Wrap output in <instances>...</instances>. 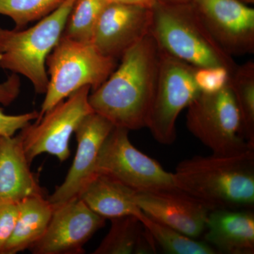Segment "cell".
Here are the masks:
<instances>
[{
  "instance_id": "cell-1",
  "label": "cell",
  "mask_w": 254,
  "mask_h": 254,
  "mask_svg": "<svg viewBox=\"0 0 254 254\" xmlns=\"http://www.w3.org/2000/svg\"><path fill=\"white\" fill-rule=\"evenodd\" d=\"M120 60L108 79L90 93L89 104L115 127L128 131L146 128L158 81L160 50L148 33Z\"/></svg>"
},
{
  "instance_id": "cell-2",
  "label": "cell",
  "mask_w": 254,
  "mask_h": 254,
  "mask_svg": "<svg viewBox=\"0 0 254 254\" xmlns=\"http://www.w3.org/2000/svg\"><path fill=\"white\" fill-rule=\"evenodd\" d=\"M179 188L210 210L247 209L254 204V149L194 156L178 164Z\"/></svg>"
},
{
  "instance_id": "cell-3",
  "label": "cell",
  "mask_w": 254,
  "mask_h": 254,
  "mask_svg": "<svg viewBox=\"0 0 254 254\" xmlns=\"http://www.w3.org/2000/svg\"><path fill=\"white\" fill-rule=\"evenodd\" d=\"M151 11L150 33L160 50L195 67L222 66L234 72L238 64L214 39L193 1L157 0Z\"/></svg>"
},
{
  "instance_id": "cell-4",
  "label": "cell",
  "mask_w": 254,
  "mask_h": 254,
  "mask_svg": "<svg viewBox=\"0 0 254 254\" xmlns=\"http://www.w3.org/2000/svg\"><path fill=\"white\" fill-rule=\"evenodd\" d=\"M76 1L65 0L28 29L0 27V68L25 76L37 93L45 94L49 81L47 58L63 36Z\"/></svg>"
},
{
  "instance_id": "cell-5",
  "label": "cell",
  "mask_w": 254,
  "mask_h": 254,
  "mask_svg": "<svg viewBox=\"0 0 254 254\" xmlns=\"http://www.w3.org/2000/svg\"><path fill=\"white\" fill-rule=\"evenodd\" d=\"M48 81L38 118L83 87L96 89L118 66V60L105 56L91 43L62 36L47 58Z\"/></svg>"
},
{
  "instance_id": "cell-6",
  "label": "cell",
  "mask_w": 254,
  "mask_h": 254,
  "mask_svg": "<svg viewBox=\"0 0 254 254\" xmlns=\"http://www.w3.org/2000/svg\"><path fill=\"white\" fill-rule=\"evenodd\" d=\"M190 133L216 154L254 149L246 138L243 123L230 85L213 93H200L187 107Z\"/></svg>"
},
{
  "instance_id": "cell-7",
  "label": "cell",
  "mask_w": 254,
  "mask_h": 254,
  "mask_svg": "<svg viewBox=\"0 0 254 254\" xmlns=\"http://www.w3.org/2000/svg\"><path fill=\"white\" fill-rule=\"evenodd\" d=\"M128 130L114 127L102 145L95 172L134 190H180L174 173L132 144Z\"/></svg>"
},
{
  "instance_id": "cell-8",
  "label": "cell",
  "mask_w": 254,
  "mask_h": 254,
  "mask_svg": "<svg viewBox=\"0 0 254 254\" xmlns=\"http://www.w3.org/2000/svg\"><path fill=\"white\" fill-rule=\"evenodd\" d=\"M159 50L158 81L146 128L158 143L171 145L176 140L179 115L200 93L193 66Z\"/></svg>"
},
{
  "instance_id": "cell-9",
  "label": "cell",
  "mask_w": 254,
  "mask_h": 254,
  "mask_svg": "<svg viewBox=\"0 0 254 254\" xmlns=\"http://www.w3.org/2000/svg\"><path fill=\"white\" fill-rule=\"evenodd\" d=\"M91 87L70 95L46 114L20 131L28 162L43 153L64 162L71 155V137L87 115L94 113L88 101Z\"/></svg>"
},
{
  "instance_id": "cell-10",
  "label": "cell",
  "mask_w": 254,
  "mask_h": 254,
  "mask_svg": "<svg viewBox=\"0 0 254 254\" xmlns=\"http://www.w3.org/2000/svg\"><path fill=\"white\" fill-rule=\"evenodd\" d=\"M106 219L88 208L78 197L53 205L44 235L28 249L33 254H82L83 248Z\"/></svg>"
},
{
  "instance_id": "cell-11",
  "label": "cell",
  "mask_w": 254,
  "mask_h": 254,
  "mask_svg": "<svg viewBox=\"0 0 254 254\" xmlns=\"http://www.w3.org/2000/svg\"><path fill=\"white\" fill-rule=\"evenodd\" d=\"M214 39L232 57L254 53V9L240 0H193Z\"/></svg>"
},
{
  "instance_id": "cell-12",
  "label": "cell",
  "mask_w": 254,
  "mask_h": 254,
  "mask_svg": "<svg viewBox=\"0 0 254 254\" xmlns=\"http://www.w3.org/2000/svg\"><path fill=\"white\" fill-rule=\"evenodd\" d=\"M151 9L109 2L95 26L91 43L105 56L119 60L150 33Z\"/></svg>"
},
{
  "instance_id": "cell-13",
  "label": "cell",
  "mask_w": 254,
  "mask_h": 254,
  "mask_svg": "<svg viewBox=\"0 0 254 254\" xmlns=\"http://www.w3.org/2000/svg\"><path fill=\"white\" fill-rule=\"evenodd\" d=\"M113 125L98 114L92 113L76 128L77 150L64 181L48 197L53 205L78 197L88 182L96 176L95 167L102 145L114 128Z\"/></svg>"
},
{
  "instance_id": "cell-14",
  "label": "cell",
  "mask_w": 254,
  "mask_h": 254,
  "mask_svg": "<svg viewBox=\"0 0 254 254\" xmlns=\"http://www.w3.org/2000/svg\"><path fill=\"white\" fill-rule=\"evenodd\" d=\"M133 198L155 221L193 239L204 232L210 210L181 190H133Z\"/></svg>"
},
{
  "instance_id": "cell-15",
  "label": "cell",
  "mask_w": 254,
  "mask_h": 254,
  "mask_svg": "<svg viewBox=\"0 0 254 254\" xmlns=\"http://www.w3.org/2000/svg\"><path fill=\"white\" fill-rule=\"evenodd\" d=\"M33 195L46 196V190L31 170L21 133L0 136V203H18Z\"/></svg>"
},
{
  "instance_id": "cell-16",
  "label": "cell",
  "mask_w": 254,
  "mask_h": 254,
  "mask_svg": "<svg viewBox=\"0 0 254 254\" xmlns=\"http://www.w3.org/2000/svg\"><path fill=\"white\" fill-rule=\"evenodd\" d=\"M204 232V242L218 254L254 253V213L252 210H210Z\"/></svg>"
},
{
  "instance_id": "cell-17",
  "label": "cell",
  "mask_w": 254,
  "mask_h": 254,
  "mask_svg": "<svg viewBox=\"0 0 254 254\" xmlns=\"http://www.w3.org/2000/svg\"><path fill=\"white\" fill-rule=\"evenodd\" d=\"M87 206L105 219L143 214L133 198V190L103 175H97L78 195Z\"/></svg>"
},
{
  "instance_id": "cell-18",
  "label": "cell",
  "mask_w": 254,
  "mask_h": 254,
  "mask_svg": "<svg viewBox=\"0 0 254 254\" xmlns=\"http://www.w3.org/2000/svg\"><path fill=\"white\" fill-rule=\"evenodd\" d=\"M18 213L14 230L2 254H16L28 250L44 235L53 205L45 195L28 197L18 203Z\"/></svg>"
},
{
  "instance_id": "cell-19",
  "label": "cell",
  "mask_w": 254,
  "mask_h": 254,
  "mask_svg": "<svg viewBox=\"0 0 254 254\" xmlns=\"http://www.w3.org/2000/svg\"><path fill=\"white\" fill-rule=\"evenodd\" d=\"M108 235L93 254H147L156 252V243L148 229L134 215L111 219Z\"/></svg>"
},
{
  "instance_id": "cell-20",
  "label": "cell",
  "mask_w": 254,
  "mask_h": 254,
  "mask_svg": "<svg viewBox=\"0 0 254 254\" xmlns=\"http://www.w3.org/2000/svg\"><path fill=\"white\" fill-rule=\"evenodd\" d=\"M140 220L148 229L156 245L167 254H216L215 249L208 243L187 236L172 227L155 221L143 213Z\"/></svg>"
},
{
  "instance_id": "cell-21",
  "label": "cell",
  "mask_w": 254,
  "mask_h": 254,
  "mask_svg": "<svg viewBox=\"0 0 254 254\" xmlns=\"http://www.w3.org/2000/svg\"><path fill=\"white\" fill-rule=\"evenodd\" d=\"M230 86L242 118L246 138L254 148V62L237 65Z\"/></svg>"
},
{
  "instance_id": "cell-22",
  "label": "cell",
  "mask_w": 254,
  "mask_h": 254,
  "mask_svg": "<svg viewBox=\"0 0 254 254\" xmlns=\"http://www.w3.org/2000/svg\"><path fill=\"white\" fill-rule=\"evenodd\" d=\"M108 0H76L63 36L82 43H91L98 18Z\"/></svg>"
},
{
  "instance_id": "cell-23",
  "label": "cell",
  "mask_w": 254,
  "mask_h": 254,
  "mask_svg": "<svg viewBox=\"0 0 254 254\" xmlns=\"http://www.w3.org/2000/svg\"><path fill=\"white\" fill-rule=\"evenodd\" d=\"M65 0H0V15L14 21L16 29L39 21L58 9Z\"/></svg>"
},
{
  "instance_id": "cell-24",
  "label": "cell",
  "mask_w": 254,
  "mask_h": 254,
  "mask_svg": "<svg viewBox=\"0 0 254 254\" xmlns=\"http://www.w3.org/2000/svg\"><path fill=\"white\" fill-rule=\"evenodd\" d=\"M232 71L222 66H193V77L200 93H216L230 85Z\"/></svg>"
},
{
  "instance_id": "cell-25",
  "label": "cell",
  "mask_w": 254,
  "mask_h": 254,
  "mask_svg": "<svg viewBox=\"0 0 254 254\" xmlns=\"http://www.w3.org/2000/svg\"><path fill=\"white\" fill-rule=\"evenodd\" d=\"M39 117L37 111L21 114V115H7L0 108V136H13L16 132L20 131L29 124L36 121Z\"/></svg>"
},
{
  "instance_id": "cell-26",
  "label": "cell",
  "mask_w": 254,
  "mask_h": 254,
  "mask_svg": "<svg viewBox=\"0 0 254 254\" xmlns=\"http://www.w3.org/2000/svg\"><path fill=\"white\" fill-rule=\"evenodd\" d=\"M18 213V203H0V254L14 230Z\"/></svg>"
},
{
  "instance_id": "cell-27",
  "label": "cell",
  "mask_w": 254,
  "mask_h": 254,
  "mask_svg": "<svg viewBox=\"0 0 254 254\" xmlns=\"http://www.w3.org/2000/svg\"><path fill=\"white\" fill-rule=\"evenodd\" d=\"M21 92L19 75L12 73L0 83V105L9 106L18 98Z\"/></svg>"
},
{
  "instance_id": "cell-28",
  "label": "cell",
  "mask_w": 254,
  "mask_h": 254,
  "mask_svg": "<svg viewBox=\"0 0 254 254\" xmlns=\"http://www.w3.org/2000/svg\"><path fill=\"white\" fill-rule=\"evenodd\" d=\"M109 2L120 3V4L135 5L142 7L151 9L157 0H108Z\"/></svg>"
},
{
  "instance_id": "cell-29",
  "label": "cell",
  "mask_w": 254,
  "mask_h": 254,
  "mask_svg": "<svg viewBox=\"0 0 254 254\" xmlns=\"http://www.w3.org/2000/svg\"><path fill=\"white\" fill-rule=\"evenodd\" d=\"M164 2L172 3V4H183V3H190L193 0H160Z\"/></svg>"
},
{
  "instance_id": "cell-30",
  "label": "cell",
  "mask_w": 254,
  "mask_h": 254,
  "mask_svg": "<svg viewBox=\"0 0 254 254\" xmlns=\"http://www.w3.org/2000/svg\"><path fill=\"white\" fill-rule=\"evenodd\" d=\"M242 2L246 4L251 5L254 4V0H240Z\"/></svg>"
}]
</instances>
